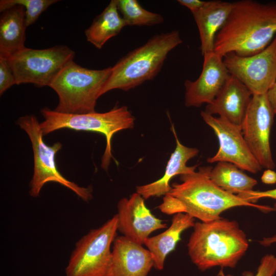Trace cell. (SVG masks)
I'll return each instance as SVG.
<instances>
[{
  "mask_svg": "<svg viewBox=\"0 0 276 276\" xmlns=\"http://www.w3.org/2000/svg\"><path fill=\"white\" fill-rule=\"evenodd\" d=\"M212 168L201 167L198 171L180 175V182L172 184L171 190L164 196L158 206L159 210L167 215L187 214L201 222L219 219L223 212L236 206L272 210V208L249 202L218 187L210 177Z\"/></svg>",
  "mask_w": 276,
  "mask_h": 276,
  "instance_id": "1",
  "label": "cell"
},
{
  "mask_svg": "<svg viewBox=\"0 0 276 276\" xmlns=\"http://www.w3.org/2000/svg\"><path fill=\"white\" fill-rule=\"evenodd\" d=\"M275 36L276 3L236 1L216 35L214 52L222 57L230 53L251 56L264 50Z\"/></svg>",
  "mask_w": 276,
  "mask_h": 276,
  "instance_id": "2",
  "label": "cell"
},
{
  "mask_svg": "<svg viewBox=\"0 0 276 276\" xmlns=\"http://www.w3.org/2000/svg\"><path fill=\"white\" fill-rule=\"evenodd\" d=\"M188 243V254L201 270L234 267L245 255L248 243L246 235L234 220L221 217L195 223Z\"/></svg>",
  "mask_w": 276,
  "mask_h": 276,
  "instance_id": "3",
  "label": "cell"
},
{
  "mask_svg": "<svg viewBox=\"0 0 276 276\" xmlns=\"http://www.w3.org/2000/svg\"><path fill=\"white\" fill-rule=\"evenodd\" d=\"M182 42L177 30L153 36L145 44L122 57L111 67L101 96L115 89L127 91L153 79L169 53Z\"/></svg>",
  "mask_w": 276,
  "mask_h": 276,
  "instance_id": "4",
  "label": "cell"
},
{
  "mask_svg": "<svg viewBox=\"0 0 276 276\" xmlns=\"http://www.w3.org/2000/svg\"><path fill=\"white\" fill-rule=\"evenodd\" d=\"M111 67L90 70L81 66L74 60L66 64L49 85L59 99L54 110L68 114L96 112L97 101L101 96Z\"/></svg>",
  "mask_w": 276,
  "mask_h": 276,
  "instance_id": "5",
  "label": "cell"
},
{
  "mask_svg": "<svg viewBox=\"0 0 276 276\" xmlns=\"http://www.w3.org/2000/svg\"><path fill=\"white\" fill-rule=\"evenodd\" d=\"M40 112L44 118V121L40 123L43 135L63 128L103 134L106 144L101 167L105 170H107L113 158L111 140L113 135L119 131L132 128L134 124V118L126 106H115L109 111L102 113H63L47 107L42 108Z\"/></svg>",
  "mask_w": 276,
  "mask_h": 276,
  "instance_id": "6",
  "label": "cell"
},
{
  "mask_svg": "<svg viewBox=\"0 0 276 276\" xmlns=\"http://www.w3.org/2000/svg\"><path fill=\"white\" fill-rule=\"evenodd\" d=\"M17 124L28 134L32 144L34 156V171L30 182V195L38 197L43 186L53 181L60 184L74 192L83 200L88 202L93 198L91 187H82L65 178L58 171L56 155L61 149L59 142L47 145L43 141L40 123L33 115L21 117Z\"/></svg>",
  "mask_w": 276,
  "mask_h": 276,
  "instance_id": "7",
  "label": "cell"
},
{
  "mask_svg": "<svg viewBox=\"0 0 276 276\" xmlns=\"http://www.w3.org/2000/svg\"><path fill=\"white\" fill-rule=\"evenodd\" d=\"M117 231L116 214L80 239L71 253L65 276H111L110 248Z\"/></svg>",
  "mask_w": 276,
  "mask_h": 276,
  "instance_id": "8",
  "label": "cell"
},
{
  "mask_svg": "<svg viewBox=\"0 0 276 276\" xmlns=\"http://www.w3.org/2000/svg\"><path fill=\"white\" fill-rule=\"evenodd\" d=\"M75 53L64 45L44 49L25 47L6 58L12 71L15 84L32 83L48 86L66 64L73 60Z\"/></svg>",
  "mask_w": 276,
  "mask_h": 276,
  "instance_id": "9",
  "label": "cell"
},
{
  "mask_svg": "<svg viewBox=\"0 0 276 276\" xmlns=\"http://www.w3.org/2000/svg\"><path fill=\"white\" fill-rule=\"evenodd\" d=\"M274 113L267 94L253 95L240 126L244 139L262 168L273 169L270 136Z\"/></svg>",
  "mask_w": 276,
  "mask_h": 276,
  "instance_id": "10",
  "label": "cell"
},
{
  "mask_svg": "<svg viewBox=\"0 0 276 276\" xmlns=\"http://www.w3.org/2000/svg\"><path fill=\"white\" fill-rule=\"evenodd\" d=\"M229 74L242 82L252 95L267 93L276 80V36L262 51L249 56L234 53L223 57Z\"/></svg>",
  "mask_w": 276,
  "mask_h": 276,
  "instance_id": "11",
  "label": "cell"
},
{
  "mask_svg": "<svg viewBox=\"0 0 276 276\" xmlns=\"http://www.w3.org/2000/svg\"><path fill=\"white\" fill-rule=\"evenodd\" d=\"M200 114L214 131L219 144L217 152L207 158L208 163L228 162L252 173L261 170L262 168L244 139L240 126L221 117L216 118L205 111H202Z\"/></svg>",
  "mask_w": 276,
  "mask_h": 276,
  "instance_id": "12",
  "label": "cell"
},
{
  "mask_svg": "<svg viewBox=\"0 0 276 276\" xmlns=\"http://www.w3.org/2000/svg\"><path fill=\"white\" fill-rule=\"evenodd\" d=\"M118 231L128 239L143 245L154 231L167 227L166 223L153 215L145 199L137 192L123 198L117 204Z\"/></svg>",
  "mask_w": 276,
  "mask_h": 276,
  "instance_id": "13",
  "label": "cell"
},
{
  "mask_svg": "<svg viewBox=\"0 0 276 276\" xmlns=\"http://www.w3.org/2000/svg\"><path fill=\"white\" fill-rule=\"evenodd\" d=\"M230 74L223 57L214 52L203 56L202 69L195 81L186 80L185 104L187 107L201 106L211 103L218 96Z\"/></svg>",
  "mask_w": 276,
  "mask_h": 276,
  "instance_id": "14",
  "label": "cell"
},
{
  "mask_svg": "<svg viewBox=\"0 0 276 276\" xmlns=\"http://www.w3.org/2000/svg\"><path fill=\"white\" fill-rule=\"evenodd\" d=\"M153 266L151 253L124 236L113 242L111 276H147Z\"/></svg>",
  "mask_w": 276,
  "mask_h": 276,
  "instance_id": "15",
  "label": "cell"
},
{
  "mask_svg": "<svg viewBox=\"0 0 276 276\" xmlns=\"http://www.w3.org/2000/svg\"><path fill=\"white\" fill-rule=\"evenodd\" d=\"M252 95L242 82L230 74L220 92L211 103L206 105L204 111L211 115L218 114L240 126Z\"/></svg>",
  "mask_w": 276,
  "mask_h": 276,
  "instance_id": "16",
  "label": "cell"
},
{
  "mask_svg": "<svg viewBox=\"0 0 276 276\" xmlns=\"http://www.w3.org/2000/svg\"><path fill=\"white\" fill-rule=\"evenodd\" d=\"M172 130L176 140V148L167 163L164 175L153 182L136 188V192L145 200L152 197L166 195L171 189L169 183L173 177L194 171L197 167V165L188 167L187 163L189 159L197 155L198 149L182 145L177 137L173 125Z\"/></svg>",
  "mask_w": 276,
  "mask_h": 276,
  "instance_id": "17",
  "label": "cell"
},
{
  "mask_svg": "<svg viewBox=\"0 0 276 276\" xmlns=\"http://www.w3.org/2000/svg\"><path fill=\"white\" fill-rule=\"evenodd\" d=\"M232 8L233 2L206 1L202 8L192 13L198 29L203 56L214 52L216 35L225 22Z\"/></svg>",
  "mask_w": 276,
  "mask_h": 276,
  "instance_id": "18",
  "label": "cell"
},
{
  "mask_svg": "<svg viewBox=\"0 0 276 276\" xmlns=\"http://www.w3.org/2000/svg\"><path fill=\"white\" fill-rule=\"evenodd\" d=\"M194 224V218L189 214L177 213L172 217L170 226L165 231L145 240L144 244L151 253L153 266L156 269L161 270L164 268L167 256L175 249L180 240L181 233Z\"/></svg>",
  "mask_w": 276,
  "mask_h": 276,
  "instance_id": "19",
  "label": "cell"
},
{
  "mask_svg": "<svg viewBox=\"0 0 276 276\" xmlns=\"http://www.w3.org/2000/svg\"><path fill=\"white\" fill-rule=\"evenodd\" d=\"M27 28L23 6L16 5L2 12L0 18V57L8 58L26 47Z\"/></svg>",
  "mask_w": 276,
  "mask_h": 276,
  "instance_id": "20",
  "label": "cell"
},
{
  "mask_svg": "<svg viewBox=\"0 0 276 276\" xmlns=\"http://www.w3.org/2000/svg\"><path fill=\"white\" fill-rule=\"evenodd\" d=\"M125 26L126 23L119 14L117 0H111L85 30V34L88 42L101 49L109 39L117 35Z\"/></svg>",
  "mask_w": 276,
  "mask_h": 276,
  "instance_id": "21",
  "label": "cell"
},
{
  "mask_svg": "<svg viewBox=\"0 0 276 276\" xmlns=\"http://www.w3.org/2000/svg\"><path fill=\"white\" fill-rule=\"evenodd\" d=\"M210 177L215 185L224 191L243 199L258 183L255 179L228 162L217 163L210 172Z\"/></svg>",
  "mask_w": 276,
  "mask_h": 276,
  "instance_id": "22",
  "label": "cell"
},
{
  "mask_svg": "<svg viewBox=\"0 0 276 276\" xmlns=\"http://www.w3.org/2000/svg\"><path fill=\"white\" fill-rule=\"evenodd\" d=\"M117 5L126 26H152L164 21L162 15L145 9L136 0H117Z\"/></svg>",
  "mask_w": 276,
  "mask_h": 276,
  "instance_id": "23",
  "label": "cell"
},
{
  "mask_svg": "<svg viewBox=\"0 0 276 276\" xmlns=\"http://www.w3.org/2000/svg\"><path fill=\"white\" fill-rule=\"evenodd\" d=\"M59 2L58 0H1L0 11L16 5L24 7L26 13L27 27L33 24L40 14L51 5Z\"/></svg>",
  "mask_w": 276,
  "mask_h": 276,
  "instance_id": "24",
  "label": "cell"
},
{
  "mask_svg": "<svg viewBox=\"0 0 276 276\" xmlns=\"http://www.w3.org/2000/svg\"><path fill=\"white\" fill-rule=\"evenodd\" d=\"M15 84V78L7 59L0 57V94Z\"/></svg>",
  "mask_w": 276,
  "mask_h": 276,
  "instance_id": "25",
  "label": "cell"
},
{
  "mask_svg": "<svg viewBox=\"0 0 276 276\" xmlns=\"http://www.w3.org/2000/svg\"><path fill=\"white\" fill-rule=\"evenodd\" d=\"M276 273V257L273 255H266L260 262L256 273L252 276H274ZM221 276H232L230 274L224 275L220 272Z\"/></svg>",
  "mask_w": 276,
  "mask_h": 276,
  "instance_id": "26",
  "label": "cell"
},
{
  "mask_svg": "<svg viewBox=\"0 0 276 276\" xmlns=\"http://www.w3.org/2000/svg\"><path fill=\"white\" fill-rule=\"evenodd\" d=\"M263 198H270L276 200V189L264 191H251L247 193L243 199L249 202L255 203L258 200ZM276 210V201L273 206Z\"/></svg>",
  "mask_w": 276,
  "mask_h": 276,
  "instance_id": "27",
  "label": "cell"
},
{
  "mask_svg": "<svg viewBox=\"0 0 276 276\" xmlns=\"http://www.w3.org/2000/svg\"><path fill=\"white\" fill-rule=\"evenodd\" d=\"M177 2L181 5L188 8L192 13L202 8L206 2L200 0H178Z\"/></svg>",
  "mask_w": 276,
  "mask_h": 276,
  "instance_id": "28",
  "label": "cell"
},
{
  "mask_svg": "<svg viewBox=\"0 0 276 276\" xmlns=\"http://www.w3.org/2000/svg\"><path fill=\"white\" fill-rule=\"evenodd\" d=\"M261 179L264 183L274 184L276 183V172L272 169H267L264 171Z\"/></svg>",
  "mask_w": 276,
  "mask_h": 276,
  "instance_id": "29",
  "label": "cell"
},
{
  "mask_svg": "<svg viewBox=\"0 0 276 276\" xmlns=\"http://www.w3.org/2000/svg\"><path fill=\"white\" fill-rule=\"evenodd\" d=\"M266 94L269 102L274 114H276V80Z\"/></svg>",
  "mask_w": 276,
  "mask_h": 276,
  "instance_id": "30",
  "label": "cell"
},
{
  "mask_svg": "<svg viewBox=\"0 0 276 276\" xmlns=\"http://www.w3.org/2000/svg\"><path fill=\"white\" fill-rule=\"evenodd\" d=\"M263 246H268L272 244L276 243V235L268 237H264L259 241Z\"/></svg>",
  "mask_w": 276,
  "mask_h": 276,
  "instance_id": "31",
  "label": "cell"
}]
</instances>
